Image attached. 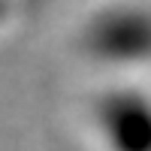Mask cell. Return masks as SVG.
Here are the masks:
<instances>
[{"label":"cell","mask_w":151,"mask_h":151,"mask_svg":"<svg viewBox=\"0 0 151 151\" xmlns=\"http://www.w3.org/2000/svg\"><path fill=\"white\" fill-rule=\"evenodd\" d=\"M6 9H9V0H0V18L6 15Z\"/></svg>","instance_id":"obj_3"},{"label":"cell","mask_w":151,"mask_h":151,"mask_svg":"<svg viewBox=\"0 0 151 151\" xmlns=\"http://www.w3.org/2000/svg\"><path fill=\"white\" fill-rule=\"evenodd\" d=\"M82 48L97 64L133 70L151 64V6L109 3L82 24Z\"/></svg>","instance_id":"obj_1"},{"label":"cell","mask_w":151,"mask_h":151,"mask_svg":"<svg viewBox=\"0 0 151 151\" xmlns=\"http://www.w3.org/2000/svg\"><path fill=\"white\" fill-rule=\"evenodd\" d=\"M94 133L106 151H151V91L109 85L91 103Z\"/></svg>","instance_id":"obj_2"}]
</instances>
